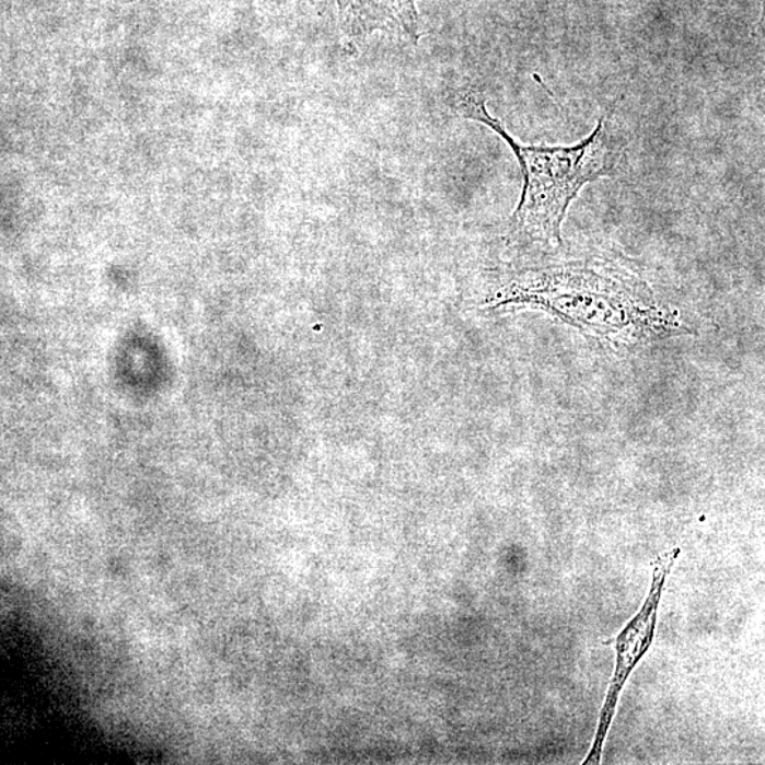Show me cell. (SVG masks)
<instances>
[{"mask_svg":"<svg viewBox=\"0 0 765 765\" xmlns=\"http://www.w3.org/2000/svg\"><path fill=\"white\" fill-rule=\"evenodd\" d=\"M488 301L495 310L546 312L590 338L613 345L692 334L680 312L659 302L631 264L610 254L519 269Z\"/></svg>","mask_w":765,"mask_h":765,"instance_id":"cell-1","label":"cell"},{"mask_svg":"<svg viewBox=\"0 0 765 765\" xmlns=\"http://www.w3.org/2000/svg\"><path fill=\"white\" fill-rule=\"evenodd\" d=\"M461 117L486 125L507 141L521 165L523 190L510 219V237L522 244H561V225L570 205L589 183L613 177L623 161V134L607 118L575 147L523 146L494 118L486 98L475 89L455 97Z\"/></svg>","mask_w":765,"mask_h":765,"instance_id":"cell-2","label":"cell"},{"mask_svg":"<svg viewBox=\"0 0 765 765\" xmlns=\"http://www.w3.org/2000/svg\"><path fill=\"white\" fill-rule=\"evenodd\" d=\"M681 555L680 547H673L665 555L659 556L653 570L651 590L641 611L629 621L627 627L621 631L617 638V665L611 685L608 687L607 697H605L603 710H601L599 728L595 731V739L591 752L587 755L584 765H593L601 763L605 739H607L611 723H613L615 710H617L621 691L628 676L631 675L635 667L641 661L645 653L653 641L656 635L658 608L661 603V596L669 575H671L672 566L675 565L677 557Z\"/></svg>","mask_w":765,"mask_h":765,"instance_id":"cell-3","label":"cell"},{"mask_svg":"<svg viewBox=\"0 0 765 765\" xmlns=\"http://www.w3.org/2000/svg\"><path fill=\"white\" fill-rule=\"evenodd\" d=\"M418 0H335L339 25L349 42L364 40L378 32L418 45L421 36Z\"/></svg>","mask_w":765,"mask_h":765,"instance_id":"cell-4","label":"cell"}]
</instances>
